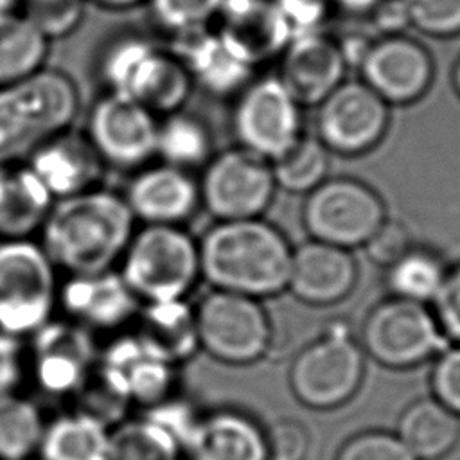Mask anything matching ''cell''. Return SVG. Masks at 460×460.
Wrapping results in <instances>:
<instances>
[{"label": "cell", "mask_w": 460, "mask_h": 460, "mask_svg": "<svg viewBox=\"0 0 460 460\" xmlns=\"http://www.w3.org/2000/svg\"><path fill=\"white\" fill-rule=\"evenodd\" d=\"M135 221L124 196L90 189L54 201L40 230V244L68 275L99 273L122 259Z\"/></svg>", "instance_id": "cell-1"}, {"label": "cell", "mask_w": 460, "mask_h": 460, "mask_svg": "<svg viewBox=\"0 0 460 460\" xmlns=\"http://www.w3.org/2000/svg\"><path fill=\"white\" fill-rule=\"evenodd\" d=\"M198 246L201 277L214 289L259 298L288 286L293 252L286 237L259 217L217 221Z\"/></svg>", "instance_id": "cell-2"}, {"label": "cell", "mask_w": 460, "mask_h": 460, "mask_svg": "<svg viewBox=\"0 0 460 460\" xmlns=\"http://www.w3.org/2000/svg\"><path fill=\"white\" fill-rule=\"evenodd\" d=\"M74 79L58 68L0 86V165L20 164L66 131L79 111Z\"/></svg>", "instance_id": "cell-3"}, {"label": "cell", "mask_w": 460, "mask_h": 460, "mask_svg": "<svg viewBox=\"0 0 460 460\" xmlns=\"http://www.w3.org/2000/svg\"><path fill=\"white\" fill-rule=\"evenodd\" d=\"M97 72L108 92L126 95L155 115L178 111L194 88L172 50L138 32L111 38L99 54Z\"/></svg>", "instance_id": "cell-4"}, {"label": "cell", "mask_w": 460, "mask_h": 460, "mask_svg": "<svg viewBox=\"0 0 460 460\" xmlns=\"http://www.w3.org/2000/svg\"><path fill=\"white\" fill-rule=\"evenodd\" d=\"M120 261V275L144 302L185 298L201 277L198 241L178 225H144Z\"/></svg>", "instance_id": "cell-5"}, {"label": "cell", "mask_w": 460, "mask_h": 460, "mask_svg": "<svg viewBox=\"0 0 460 460\" xmlns=\"http://www.w3.org/2000/svg\"><path fill=\"white\" fill-rule=\"evenodd\" d=\"M58 289L56 266L40 243H0V332L32 336L52 320Z\"/></svg>", "instance_id": "cell-6"}, {"label": "cell", "mask_w": 460, "mask_h": 460, "mask_svg": "<svg viewBox=\"0 0 460 460\" xmlns=\"http://www.w3.org/2000/svg\"><path fill=\"white\" fill-rule=\"evenodd\" d=\"M194 311L199 349L210 358L225 365H248L268 352L271 325L257 298L214 289Z\"/></svg>", "instance_id": "cell-7"}, {"label": "cell", "mask_w": 460, "mask_h": 460, "mask_svg": "<svg viewBox=\"0 0 460 460\" xmlns=\"http://www.w3.org/2000/svg\"><path fill=\"white\" fill-rule=\"evenodd\" d=\"M232 122L241 147L273 162L300 138V104L279 75L253 77L237 93Z\"/></svg>", "instance_id": "cell-8"}, {"label": "cell", "mask_w": 460, "mask_h": 460, "mask_svg": "<svg viewBox=\"0 0 460 460\" xmlns=\"http://www.w3.org/2000/svg\"><path fill=\"white\" fill-rule=\"evenodd\" d=\"M199 201L217 221L259 217L270 205L275 178L268 160L244 147L212 156L201 174Z\"/></svg>", "instance_id": "cell-9"}, {"label": "cell", "mask_w": 460, "mask_h": 460, "mask_svg": "<svg viewBox=\"0 0 460 460\" xmlns=\"http://www.w3.org/2000/svg\"><path fill=\"white\" fill-rule=\"evenodd\" d=\"M363 354L343 325L305 347L293 361L289 381L295 395L311 408H334L358 390Z\"/></svg>", "instance_id": "cell-10"}, {"label": "cell", "mask_w": 460, "mask_h": 460, "mask_svg": "<svg viewBox=\"0 0 460 460\" xmlns=\"http://www.w3.org/2000/svg\"><path fill=\"white\" fill-rule=\"evenodd\" d=\"M383 221L385 208L377 194L347 178L320 183L304 207V223L314 241L340 248L367 243Z\"/></svg>", "instance_id": "cell-11"}, {"label": "cell", "mask_w": 460, "mask_h": 460, "mask_svg": "<svg viewBox=\"0 0 460 460\" xmlns=\"http://www.w3.org/2000/svg\"><path fill=\"white\" fill-rule=\"evenodd\" d=\"M363 345L376 361L406 368L444 350L446 340L435 314L424 304L394 298L368 314L363 325Z\"/></svg>", "instance_id": "cell-12"}, {"label": "cell", "mask_w": 460, "mask_h": 460, "mask_svg": "<svg viewBox=\"0 0 460 460\" xmlns=\"http://www.w3.org/2000/svg\"><path fill=\"white\" fill-rule=\"evenodd\" d=\"M158 120L137 101L108 92L88 119V138L104 164L137 169L156 155Z\"/></svg>", "instance_id": "cell-13"}, {"label": "cell", "mask_w": 460, "mask_h": 460, "mask_svg": "<svg viewBox=\"0 0 460 460\" xmlns=\"http://www.w3.org/2000/svg\"><path fill=\"white\" fill-rule=\"evenodd\" d=\"M92 332L72 320H50L32 334L31 368L50 395H75L97 365Z\"/></svg>", "instance_id": "cell-14"}, {"label": "cell", "mask_w": 460, "mask_h": 460, "mask_svg": "<svg viewBox=\"0 0 460 460\" xmlns=\"http://www.w3.org/2000/svg\"><path fill=\"white\" fill-rule=\"evenodd\" d=\"M318 135L338 153H363L388 126V102L363 81H343L318 104Z\"/></svg>", "instance_id": "cell-15"}, {"label": "cell", "mask_w": 460, "mask_h": 460, "mask_svg": "<svg viewBox=\"0 0 460 460\" xmlns=\"http://www.w3.org/2000/svg\"><path fill=\"white\" fill-rule=\"evenodd\" d=\"M361 81L388 104L417 101L431 84L433 59L426 47L404 34L372 41L359 65Z\"/></svg>", "instance_id": "cell-16"}, {"label": "cell", "mask_w": 460, "mask_h": 460, "mask_svg": "<svg viewBox=\"0 0 460 460\" xmlns=\"http://www.w3.org/2000/svg\"><path fill=\"white\" fill-rule=\"evenodd\" d=\"M111 390L144 410L172 395L176 367L149 352L137 334L115 338L97 358L95 370Z\"/></svg>", "instance_id": "cell-17"}, {"label": "cell", "mask_w": 460, "mask_h": 460, "mask_svg": "<svg viewBox=\"0 0 460 460\" xmlns=\"http://www.w3.org/2000/svg\"><path fill=\"white\" fill-rule=\"evenodd\" d=\"M58 304L68 320L92 331H115L137 318L140 298L120 271L68 275L58 289Z\"/></svg>", "instance_id": "cell-18"}, {"label": "cell", "mask_w": 460, "mask_h": 460, "mask_svg": "<svg viewBox=\"0 0 460 460\" xmlns=\"http://www.w3.org/2000/svg\"><path fill=\"white\" fill-rule=\"evenodd\" d=\"M169 49L185 66L192 86L212 97L237 95L255 77V66L243 59L214 27L171 38Z\"/></svg>", "instance_id": "cell-19"}, {"label": "cell", "mask_w": 460, "mask_h": 460, "mask_svg": "<svg viewBox=\"0 0 460 460\" xmlns=\"http://www.w3.org/2000/svg\"><path fill=\"white\" fill-rule=\"evenodd\" d=\"M212 27L255 68L280 56L291 41L273 0H223Z\"/></svg>", "instance_id": "cell-20"}, {"label": "cell", "mask_w": 460, "mask_h": 460, "mask_svg": "<svg viewBox=\"0 0 460 460\" xmlns=\"http://www.w3.org/2000/svg\"><path fill=\"white\" fill-rule=\"evenodd\" d=\"M280 58L279 77L300 106L320 104L343 83L347 65L338 40L323 31L293 38Z\"/></svg>", "instance_id": "cell-21"}, {"label": "cell", "mask_w": 460, "mask_h": 460, "mask_svg": "<svg viewBox=\"0 0 460 460\" xmlns=\"http://www.w3.org/2000/svg\"><path fill=\"white\" fill-rule=\"evenodd\" d=\"M124 199L144 225H178L201 205L198 180L189 171L158 164L142 169L129 183Z\"/></svg>", "instance_id": "cell-22"}, {"label": "cell", "mask_w": 460, "mask_h": 460, "mask_svg": "<svg viewBox=\"0 0 460 460\" xmlns=\"http://www.w3.org/2000/svg\"><path fill=\"white\" fill-rule=\"evenodd\" d=\"M25 164L56 201L95 189L104 167L90 138L68 129L38 147Z\"/></svg>", "instance_id": "cell-23"}, {"label": "cell", "mask_w": 460, "mask_h": 460, "mask_svg": "<svg viewBox=\"0 0 460 460\" xmlns=\"http://www.w3.org/2000/svg\"><path fill=\"white\" fill-rule=\"evenodd\" d=\"M356 273V262L345 248L311 241L291 253L288 288L307 304L325 305L350 291Z\"/></svg>", "instance_id": "cell-24"}, {"label": "cell", "mask_w": 460, "mask_h": 460, "mask_svg": "<svg viewBox=\"0 0 460 460\" xmlns=\"http://www.w3.org/2000/svg\"><path fill=\"white\" fill-rule=\"evenodd\" d=\"M189 460H268L264 429L235 410L201 415L183 447Z\"/></svg>", "instance_id": "cell-25"}, {"label": "cell", "mask_w": 460, "mask_h": 460, "mask_svg": "<svg viewBox=\"0 0 460 460\" xmlns=\"http://www.w3.org/2000/svg\"><path fill=\"white\" fill-rule=\"evenodd\" d=\"M137 322L135 334L142 345L174 367L199 349L196 311L185 298L146 302Z\"/></svg>", "instance_id": "cell-26"}, {"label": "cell", "mask_w": 460, "mask_h": 460, "mask_svg": "<svg viewBox=\"0 0 460 460\" xmlns=\"http://www.w3.org/2000/svg\"><path fill=\"white\" fill-rule=\"evenodd\" d=\"M54 201L27 164L0 165V239H31L41 230Z\"/></svg>", "instance_id": "cell-27"}, {"label": "cell", "mask_w": 460, "mask_h": 460, "mask_svg": "<svg viewBox=\"0 0 460 460\" xmlns=\"http://www.w3.org/2000/svg\"><path fill=\"white\" fill-rule=\"evenodd\" d=\"M110 429L79 410L59 415L45 424L38 455L41 460H108Z\"/></svg>", "instance_id": "cell-28"}, {"label": "cell", "mask_w": 460, "mask_h": 460, "mask_svg": "<svg viewBox=\"0 0 460 460\" xmlns=\"http://www.w3.org/2000/svg\"><path fill=\"white\" fill-rule=\"evenodd\" d=\"M458 415L437 399H420L401 415L397 437L419 460L444 456L458 440Z\"/></svg>", "instance_id": "cell-29"}, {"label": "cell", "mask_w": 460, "mask_h": 460, "mask_svg": "<svg viewBox=\"0 0 460 460\" xmlns=\"http://www.w3.org/2000/svg\"><path fill=\"white\" fill-rule=\"evenodd\" d=\"M47 54L49 40L22 13H0V86L43 68Z\"/></svg>", "instance_id": "cell-30"}, {"label": "cell", "mask_w": 460, "mask_h": 460, "mask_svg": "<svg viewBox=\"0 0 460 460\" xmlns=\"http://www.w3.org/2000/svg\"><path fill=\"white\" fill-rule=\"evenodd\" d=\"M156 155L164 164L192 171L212 158V137L203 120L183 111H172L158 122Z\"/></svg>", "instance_id": "cell-31"}, {"label": "cell", "mask_w": 460, "mask_h": 460, "mask_svg": "<svg viewBox=\"0 0 460 460\" xmlns=\"http://www.w3.org/2000/svg\"><path fill=\"white\" fill-rule=\"evenodd\" d=\"M43 431L41 411L31 399L16 392L0 397V460H31Z\"/></svg>", "instance_id": "cell-32"}, {"label": "cell", "mask_w": 460, "mask_h": 460, "mask_svg": "<svg viewBox=\"0 0 460 460\" xmlns=\"http://www.w3.org/2000/svg\"><path fill=\"white\" fill-rule=\"evenodd\" d=\"M183 449L165 429L153 420H120L110 429L108 460H181Z\"/></svg>", "instance_id": "cell-33"}, {"label": "cell", "mask_w": 460, "mask_h": 460, "mask_svg": "<svg viewBox=\"0 0 460 460\" xmlns=\"http://www.w3.org/2000/svg\"><path fill=\"white\" fill-rule=\"evenodd\" d=\"M446 279L442 262L422 250H410L388 266V286L397 298L433 302Z\"/></svg>", "instance_id": "cell-34"}, {"label": "cell", "mask_w": 460, "mask_h": 460, "mask_svg": "<svg viewBox=\"0 0 460 460\" xmlns=\"http://www.w3.org/2000/svg\"><path fill=\"white\" fill-rule=\"evenodd\" d=\"M329 156L318 138L300 137L282 156L273 160L275 183L289 192H307L318 187L327 172Z\"/></svg>", "instance_id": "cell-35"}, {"label": "cell", "mask_w": 460, "mask_h": 460, "mask_svg": "<svg viewBox=\"0 0 460 460\" xmlns=\"http://www.w3.org/2000/svg\"><path fill=\"white\" fill-rule=\"evenodd\" d=\"M153 22L171 38L212 27L223 0H146Z\"/></svg>", "instance_id": "cell-36"}, {"label": "cell", "mask_w": 460, "mask_h": 460, "mask_svg": "<svg viewBox=\"0 0 460 460\" xmlns=\"http://www.w3.org/2000/svg\"><path fill=\"white\" fill-rule=\"evenodd\" d=\"M410 25L433 38L460 34V0H402Z\"/></svg>", "instance_id": "cell-37"}, {"label": "cell", "mask_w": 460, "mask_h": 460, "mask_svg": "<svg viewBox=\"0 0 460 460\" xmlns=\"http://www.w3.org/2000/svg\"><path fill=\"white\" fill-rule=\"evenodd\" d=\"M144 417L158 424L162 429H165L172 438H176V442L183 449L198 420L201 419V413L189 401L169 395L158 404L146 408Z\"/></svg>", "instance_id": "cell-38"}, {"label": "cell", "mask_w": 460, "mask_h": 460, "mask_svg": "<svg viewBox=\"0 0 460 460\" xmlns=\"http://www.w3.org/2000/svg\"><path fill=\"white\" fill-rule=\"evenodd\" d=\"M336 460H417L399 437L388 433H363L350 438Z\"/></svg>", "instance_id": "cell-39"}, {"label": "cell", "mask_w": 460, "mask_h": 460, "mask_svg": "<svg viewBox=\"0 0 460 460\" xmlns=\"http://www.w3.org/2000/svg\"><path fill=\"white\" fill-rule=\"evenodd\" d=\"M280 11L289 36L298 38L323 31L331 0H273Z\"/></svg>", "instance_id": "cell-40"}, {"label": "cell", "mask_w": 460, "mask_h": 460, "mask_svg": "<svg viewBox=\"0 0 460 460\" xmlns=\"http://www.w3.org/2000/svg\"><path fill=\"white\" fill-rule=\"evenodd\" d=\"M268 460H304L309 451V435L296 420H277L266 431Z\"/></svg>", "instance_id": "cell-41"}, {"label": "cell", "mask_w": 460, "mask_h": 460, "mask_svg": "<svg viewBox=\"0 0 460 460\" xmlns=\"http://www.w3.org/2000/svg\"><path fill=\"white\" fill-rule=\"evenodd\" d=\"M431 388L442 406L460 415V347L442 350L431 372Z\"/></svg>", "instance_id": "cell-42"}, {"label": "cell", "mask_w": 460, "mask_h": 460, "mask_svg": "<svg viewBox=\"0 0 460 460\" xmlns=\"http://www.w3.org/2000/svg\"><path fill=\"white\" fill-rule=\"evenodd\" d=\"M410 250V234L402 225L394 221H383V225L367 241L368 257L381 266H392Z\"/></svg>", "instance_id": "cell-43"}, {"label": "cell", "mask_w": 460, "mask_h": 460, "mask_svg": "<svg viewBox=\"0 0 460 460\" xmlns=\"http://www.w3.org/2000/svg\"><path fill=\"white\" fill-rule=\"evenodd\" d=\"M433 304L435 318L444 336L460 341V266L446 275Z\"/></svg>", "instance_id": "cell-44"}, {"label": "cell", "mask_w": 460, "mask_h": 460, "mask_svg": "<svg viewBox=\"0 0 460 460\" xmlns=\"http://www.w3.org/2000/svg\"><path fill=\"white\" fill-rule=\"evenodd\" d=\"M22 338L0 332V397L14 394L23 376Z\"/></svg>", "instance_id": "cell-45"}, {"label": "cell", "mask_w": 460, "mask_h": 460, "mask_svg": "<svg viewBox=\"0 0 460 460\" xmlns=\"http://www.w3.org/2000/svg\"><path fill=\"white\" fill-rule=\"evenodd\" d=\"M368 18L374 31H377L381 36L402 34L404 29L411 27L410 16L402 0H383L379 5H376L370 11Z\"/></svg>", "instance_id": "cell-46"}, {"label": "cell", "mask_w": 460, "mask_h": 460, "mask_svg": "<svg viewBox=\"0 0 460 460\" xmlns=\"http://www.w3.org/2000/svg\"><path fill=\"white\" fill-rule=\"evenodd\" d=\"M338 45H340L341 58H343L347 68L349 66L359 68L361 61L365 59V56L372 45V40H368L363 34H349L343 40H338Z\"/></svg>", "instance_id": "cell-47"}, {"label": "cell", "mask_w": 460, "mask_h": 460, "mask_svg": "<svg viewBox=\"0 0 460 460\" xmlns=\"http://www.w3.org/2000/svg\"><path fill=\"white\" fill-rule=\"evenodd\" d=\"M383 0H331L338 9L352 16H368L370 11Z\"/></svg>", "instance_id": "cell-48"}, {"label": "cell", "mask_w": 460, "mask_h": 460, "mask_svg": "<svg viewBox=\"0 0 460 460\" xmlns=\"http://www.w3.org/2000/svg\"><path fill=\"white\" fill-rule=\"evenodd\" d=\"M102 7H108V9H129V7H135L146 0H92Z\"/></svg>", "instance_id": "cell-49"}, {"label": "cell", "mask_w": 460, "mask_h": 460, "mask_svg": "<svg viewBox=\"0 0 460 460\" xmlns=\"http://www.w3.org/2000/svg\"><path fill=\"white\" fill-rule=\"evenodd\" d=\"M453 84H455L456 93L460 95V58L456 59V63L453 66Z\"/></svg>", "instance_id": "cell-50"}, {"label": "cell", "mask_w": 460, "mask_h": 460, "mask_svg": "<svg viewBox=\"0 0 460 460\" xmlns=\"http://www.w3.org/2000/svg\"><path fill=\"white\" fill-rule=\"evenodd\" d=\"M18 0H0V13H7V11H14V4Z\"/></svg>", "instance_id": "cell-51"}, {"label": "cell", "mask_w": 460, "mask_h": 460, "mask_svg": "<svg viewBox=\"0 0 460 460\" xmlns=\"http://www.w3.org/2000/svg\"><path fill=\"white\" fill-rule=\"evenodd\" d=\"M22 2H50V0H22Z\"/></svg>", "instance_id": "cell-52"}, {"label": "cell", "mask_w": 460, "mask_h": 460, "mask_svg": "<svg viewBox=\"0 0 460 460\" xmlns=\"http://www.w3.org/2000/svg\"><path fill=\"white\" fill-rule=\"evenodd\" d=\"M31 460H34V458H31ZM40 460H41V458H40Z\"/></svg>", "instance_id": "cell-53"}]
</instances>
